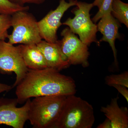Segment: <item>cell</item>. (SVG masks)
<instances>
[{
  "label": "cell",
  "mask_w": 128,
  "mask_h": 128,
  "mask_svg": "<svg viewBox=\"0 0 128 128\" xmlns=\"http://www.w3.org/2000/svg\"><path fill=\"white\" fill-rule=\"evenodd\" d=\"M38 22L32 14L27 10L19 11L11 16L12 34L8 42L11 44H37L42 40Z\"/></svg>",
  "instance_id": "4"
},
{
  "label": "cell",
  "mask_w": 128,
  "mask_h": 128,
  "mask_svg": "<svg viewBox=\"0 0 128 128\" xmlns=\"http://www.w3.org/2000/svg\"><path fill=\"white\" fill-rule=\"evenodd\" d=\"M30 98L22 106L17 107L16 98H0V125L5 124L14 128H23L28 120Z\"/></svg>",
  "instance_id": "9"
},
{
  "label": "cell",
  "mask_w": 128,
  "mask_h": 128,
  "mask_svg": "<svg viewBox=\"0 0 128 128\" xmlns=\"http://www.w3.org/2000/svg\"><path fill=\"white\" fill-rule=\"evenodd\" d=\"M113 0H104L98 12L92 20L94 23L97 22L107 12L112 11V5Z\"/></svg>",
  "instance_id": "18"
},
{
  "label": "cell",
  "mask_w": 128,
  "mask_h": 128,
  "mask_svg": "<svg viewBox=\"0 0 128 128\" xmlns=\"http://www.w3.org/2000/svg\"><path fill=\"white\" fill-rule=\"evenodd\" d=\"M66 96H42L30 100L28 120L34 128H54L59 117Z\"/></svg>",
  "instance_id": "3"
},
{
  "label": "cell",
  "mask_w": 128,
  "mask_h": 128,
  "mask_svg": "<svg viewBox=\"0 0 128 128\" xmlns=\"http://www.w3.org/2000/svg\"><path fill=\"white\" fill-rule=\"evenodd\" d=\"M19 46L24 63L29 70H42L48 67L43 54L36 44H20Z\"/></svg>",
  "instance_id": "13"
},
{
  "label": "cell",
  "mask_w": 128,
  "mask_h": 128,
  "mask_svg": "<svg viewBox=\"0 0 128 128\" xmlns=\"http://www.w3.org/2000/svg\"><path fill=\"white\" fill-rule=\"evenodd\" d=\"M28 6L18 4L12 2L10 0H0V14L11 15L16 12L28 10Z\"/></svg>",
  "instance_id": "15"
},
{
  "label": "cell",
  "mask_w": 128,
  "mask_h": 128,
  "mask_svg": "<svg viewBox=\"0 0 128 128\" xmlns=\"http://www.w3.org/2000/svg\"><path fill=\"white\" fill-rule=\"evenodd\" d=\"M11 26V16L0 14V41L6 40L9 34L8 30Z\"/></svg>",
  "instance_id": "17"
},
{
  "label": "cell",
  "mask_w": 128,
  "mask_h": 128,
  "mask_svg": "<svg viewBox=\"0 0 128 128\" xmlns=\"http://www.w3.org/2000/svg\"><path fill=\"white\" fill-rule=\"evenodd\" d=\"M111 13L120 23L128 28V4L121 0H113Z\"/></svg>",
  "instance_id": "14"
},
{
  "label": "cell",
  "mask_w": 128,
  "mask_h": 128,
  "mask_svg": "<svg viewBox=\"0 0 128 128\" xmlns=\"http://www.w3.org/2000/svg\"><path fill=\"white\" fill-rule=\"evenodd\" d=\"M61 35L62 39L59 40L60 48L70 65H81L84 68L89 66L90 53L88 46L78 38L68 27L62 30Z\"/></svg>",
  "instance_id": "7"
},
{
  "label": "cell",
  "mask_w": 128,
  "mask_h": 128,
  "mask_svg": "<svg viewBox=\"0 0 128 128\" xmlns=\"http://www.w3.org/2000/svg\"><path fill=\"white\" fill-rule=\"evenodd\" d=\"M112 86L114 88L117 89L119 93L122 95L126 99L127 102H128V88L119 85H114Z\"/></svg>",
  "instance_id": "19"
},
{
  "label": "cell",
  "mask_w": 128,
  "mask_h": 128,
  "mask_svg": "<svg viewBox=\"0 0 128 128\" xmlns=\"http://www.w3.org/2000/svg\"><path fill=\"white\" fill-rule=\"evenodd\" d=\"M13 88L12 86L0 83V94L4 92H9Z\"/></svg>",
  "instance_id": "21"
},
{
  "label": "cell",
  "mask_w": 128,
  "mask_h": 128,
  "mask_svg": "<svg viewBox=\"0 0 128 128\" xmlns=\"http://www.w3.org/2000/svg\"><path fill=\"white\" fill-rule=\"evenodd\" d=\"M77 0H60L59 4L54 10H51L43 18L38 22V26L42 39L50 43L57 41V31L62 24L61 19L69 8L76 6Z\"/></svg>",
  "instance_id": "8"
},
{
  "label": "cell",
  "mask_w": 128,
  "mask_h": 128,
  "mask_svg": "<svg viewBox=\"0 0 128 128\" xmlns=\"http://www.w3.org/2000/svg\"><path fill=\"white\" fill-rule=\"evenodd\" d=\"M16 94L18 103L31 98L53 96H68L76 93L75 81L53 68L28 70L25 77L16 86Z\"/></svg>",
  "instance_id": "1"
},
{
  "label": "cell",
  "mask_w": 128,
  "mask_h": 128,
  "mask_svg": "<svg viewBox=\"0 0 128 128\" xmlns=\"http://www.w3.org/2000/svg\"><path fill=\"white\" fill-rule=\"evenodd\" d=\"M105 80L106 84L109 86L119 85L128 88V72L124 71L118 74H112L106 76Z\"/></svg>",
  "instance_id": "16"
},
{
  "label": "cell",
  "mask_w": 128,
  "mask_h": 128,
  "mask_svg": "<svg viewBox=\"0 0 128 128\" xmlns=\"http://www.w3.org/2000/svg\"><path fill=\"white\" fill-rule=\"evenodd\" d=\"M103 1L104 0H95L92 4L94 6H97L99 9L102 4Z\"/></svg>",
  "instance_id": "23"
},
{
  "label": "cell",
  "mask_w": 128,
  "mask_h": 128,
  "mask_svg": "<svg viewBox=\"0 0 128 128\" xmlns=\"http://www.w3.org/2000/svg\"><path fill=\"white\" fill-rule=\"evenodd\" d=\"M28 69L25 65L19 45L15 46L5 40L0 41V72L16 74V87L25 77Z\"/></svg>",
  "instance_id": "6"
},
{
  "label": "cell",
  "mask_w": 128,
  "mask_h": 128,
  "mask_svg": "<svg viewBox=\"0 0 128 128\" xmlns=\"http://www.w3.org/2000/svg\"><path fill=\"white\" fill-rule=\"evenodd\" d=\"M97 128H112L111 123L109 119L106 118L105 121L102 124H100L97 127Z\"/></svg>",
  "instance_id": "22"
},
{
  "label": "cell",
  "mask_w": 128,
  "mask_h": 128,
  "mask_svg": "<svg viewBox=\"0 0 128 128\" xmlns=\"http://www.w3.org/2000/svg\"><path fill=\"white\" fill-rule=\"evenodd\" d=\"M93 107L75 95L66 96L54 128H91L95 122Z\"/></svg>",
  "instance_id": "2"
},
{
  "label": "cell",
  "mask_w": 128,
  "mask_h": 128,
  "mask_svg": "<svg viewBox=\"0 0 128 128\" xmlns=\"http://www.w3.org/2000/svg\"><path fill=\"white\" fill-rule=\"evenodd\" d=\"M36 45L42 53L48 67L60 71L70 66L61 50L59 40L53 43L42 40Z\"/></svg>",
  "instance_id": "10"
},
{
  "label": "cell",
  "mask_w": 128,
  "mask_h": 128,
  "mask_svg": "<svg viewBox=\"0 0 128 128\" xmlns=\"http://www.w3.org/2000/svg\"><path fill=\"white\" fill-rule=\"evenodd\" d=\"M100 19L97 25V30L98 32H100L103 36L100 41L108 43L113 52L115 64L118 66L115 41L120 37L118 30L121 25L119 22L112 15L111 12L105 13Z\"/></svg>",
  "instance_id": "11"
},
{
  "label": "cell",
  "mask_w": 128,
  "mask_h": 128,
  "mask_svg": "<svg viewBox=\"0 0 128 128\" xmlns=\"http://www.w3.org/2000/svg\"><path fill=\"white\" fill-rule=\"evenodd\" d=\"M76 6L71 11L74 17L68 18L62 24L68 26L72 32L78 34L80 40L88 46L92 42L99 45L100 42L96 38L97 25L91 19L90 14L94 6L92 3L78 1Z\"/></svg>",
  "instance_id": "5"
},
{
  "label": "cell",
  "mask_w": 128,
  "mask_h": 128,
  "mask_svg": "<svg viewBox=\"0 0 128 128\" xmlns=\"http://www.w3.org/2000/svg\"><path fill=\"white\" fill-rule=\"evenodd\" d=\"M12 2L18 4L23 5L26 3L40 4L44 2L45 0H10Z\"/></svg>",
  "instance_id": "20"
},
{
  "label": "cell",
  "mask_w": 128,
  "mask_h": 128,
  "mask_svg": "<svg viewBox=\"0 0 128 128\" xmlns=\"http://www.w3.org/2000/svg\"><path fill=\"white\" fill-rule=\"evenodd\" d=\"M119 98L118 96L112 98L109 104L101 107L100 111L110 121L112 128H128V108L119 106Z\"/></svg>",
  "instance_id": "12"
}]
</instances>
